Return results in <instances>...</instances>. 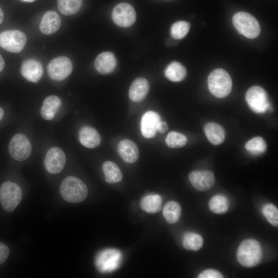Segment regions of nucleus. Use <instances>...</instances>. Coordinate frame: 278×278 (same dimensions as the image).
Segmentation results:
<instances>
[{
  "label": "nucleus",
  "mask_w": 278,
  "mask_h": 278,
  "mask_svg": "<svg viewBox=\"0 0 278 278\" xmlns=\"http://www.w3.org/2000/svg\"><path fill=\"white\" fill-rule=\"evenodd\" d=\"M236 257L239 263L245 267L257 266L263 257V250L259 242L253 239H245L237 250Z\"/></svg>",
  "instance_id": "f257e3e1"
},
{
  "label": "nucleus",
  "mask_w": 278,
  "mask_h": 278,
  "mask_svg": "<svg viewBox=\"0 0 278 278\" xmlns=\"http://www.w3.org/2000/svg\"><path fill=\"white\" fill-rule=\"evenodd\" d=\"M60 193L65 201L70 203H78L85 199L88 190L86 185L80 179L69 176L61 182Z\"/></svg>",
  "instance_id": "f03ea898"
},
{
  "label": "nucleus",
  "mask_w": 278,
  "mask_h": 278,
  "mask_svg": "<svg viewBox=\"0 0 278 278\" xmlns=\"http://www.w3.org/2000/svg\"><path fill=\"white\" fill-rule=\"evenodd\" d=\"M211 93L217 98H224L231 91L232 81L230 75L222 68L213 71L207 79Z\"/></svg>",
  "instance_id": "7ed1b4c3"
},
{
  "label": "nucleus",
  "mask_w": 278,
  "mask_h": 278,
  "mask_svg": "<svg viewBox=\"0 0 278 278\" xmlns=\"http://www.w3.org/2000/svg\"><path fill=\"white\" fill-rule=\"evenodd\" d=\"M233 24L237 30L249 39H254L260 33V28L257 20L245 12L236 13L232 18Z\"/></svg>",
  "instance_id": "20e7f679"
},
{
  "label": "nucleus",
  "mask_w": 278,
  "mask_h": 278,
  "mask_svg": "<svg viewBox=\"0 0 278 278\" xmlns=\"http://www.w3.org/2000/svg\"><path fill=\"white\" fill-rule=\"evenodd\" d=\"M22 198V192L16 183L7 181L0 186V202L4 210L13 212L20 204Z\"/></svg>",
  "instance_id": "39448f33"
},
{
  "label": "nucleus",
  "mask_w": 278,
  "mask_h": 278,
  "mask_svg": "<svg viewBox=\"0 0 278 278\" xmlns=\"http://www.w3.org/2000/svg\"><path fill=\"white\" fill-rule=\"evenodd\" d=\"M246 100L249 108L256 113H265L270 108L266 92L259 86H253L249 89Z\"/></svg>",
  "instance_id": "423d86ee"
},
{
  "label": "nucleus",
  "mask_w": 278,
  "mask_h": 278,
  "mask_svg": "<svg viewBox=\"0 0 278 278\" xmlns=\"http://www.w3.org/2000/svg\"><path fill=\"white\" fill-rule=\"evenodd\" d=\"M26 41V34L19 30H9L0 33V46L9 52L21 51Z\"/></svg>",
  "instance_id": "0eeeda50"
},
{
  "label": "nucleus",
  "mask_w": 278,
  "mask_h": 278,
  "mask_svg": "<svg viewBox=\"0 0 278 278\" xmlns=\"http://www.w3.org/2000/svg\"><path fill=\"white\" fill-rule=\"evenodd\" d=\"M122 260L121 252L116 249H106L96 259V266L101 272H111L117 269Z\"/></svg>",
  "instance_id": "6e6552de"
},
{
  "label": "nucleus",
  "mask_w": 278,
  "mask_h": 278,
  "mask_svg": "<svg viewBox=\"0 0 278 278\" xmlns=\"http://www.w3.org/2000/svg\"><path fill=\"white\" fill-rule=\"evenodd\" d=\"M10 155L17 161L27 159L31 151V145L28 138L23 134L18 133L11 138L9 145Z\"/></svg>",
  "instance_id": "1a4fd4ad"
},
{
  "label": "nucleus",
  "mask_w": 278,
  "mask_h": 278,
  "mask_svg": "<svg viewBox=\"0 0 278 278\" xmlns=\"http://www.w3.org/2000/svg\"><path fill=\"white\" fill-rule=\"evenodd\" d=\"M73 65L71 60L65 56H60L51 60L47 67L50 77L57 81L66 78L72 73Z\"/></svg>",
  "instance_id": "9d476101"
},
{
  "label": "nucleus",
  "mask_w": 278,
  "mask_h": 278,
  "mask_svg": "<svg viewBox=\"0 0 278 278\" xmlns=\"http://www.w3.org/2000/svg\"><path fill=\"white\" fill-rule=\"evenodd\" d=\"M112 18L117 25L127 27L135 22L136 13L134 8L130 4L121 3L114 8L112 12Z\"/></svg>",
  "instance_id": "9b49d317"
},
{
  "label": "nucleus",
  "mask_w": 278,
  "mask_h": 278,
  "mask_svg": "<svg viewBox=\"0 0 278 278\" xmlns=\"http://www.w3.org/2000/svg\"><path fill=\"white\" fill-rule=\"evenodd\" d=\"M66 157L63 151L55 147L49 149L45 155L44 164L46 170L49 173L56 174L64 168Z\"/></svg>",
  "instance_id": "f8f14e48"
},
{
  "label": "nucleus",
  "mask_w": 278,
  "mask_h": 278,
  "mask_svg": "<svg viewBox=\"0 0 278 278\" xmlns=\"http://www.w3.org/2000/svg\"><path fill=\"white\" fill-rule=\"evenodd\" d=\"M193 186L199 191L210 189L215 183L213 172L210 170H195L191 172L188 176Z\"/></svg>",
  "instance_id": "ddd939ff"
},
{
  "label": "nucleus",
  "mask_w": 278,
  "mask_h": 278,
  "mask_svg": "<svg viewBox=\"0 0 278 278\" xmlns=\"http://www.w3.org/2000/svg\"><path fill=\"white\" fill-rule=\"evenodd\" d=\"M161 121L160 115L155 112L149 111L144 113L140 124L142 135L147 138L153 137L158 131Z\"/></svg>",
  "instance_id": "4468645a"
},
{
  "label": "nucleus",
  "mask_w": 278,
  "mask_h": 278,
  "mask_svg": "<svg viewBox=\"0 0 278 278\" xmlns=\"http://www.w3.org/2000/svg\"><path fill=\"white\" fill-rule=\"evenodd\" d=\"M23 76L29 81L37 82L43 74V67L40 62L32 59L23 61L21 68Z\"/></svg>",
  "instance_id": "2eb2a0df"
},
{
  "label": "nucleus",
  "mask_w": 278,
  "mask_h": 278,
  "mask_svg": "<svg viewBox=\"0 0 278 278\" xmlns=\"http://www.w3.org/2000/svg\"><path fill=\"white\" fill-rule=\"evenodd\" d=\"M117 150L120 157L127 163H133L138 158V147L130 140L124 139L120 141L117 146Z\"/></svg>",
  "instance_id": "dca6fc26"
},
{
  "label": "nucleus",
  "mask_w": 278,
  "mask_h": 278,
  "mask_svg": "<svg viewBox=\"0 0 278 278\" xmlns=\"http://www.w3.org/2000/svg\"><path fill=\"white\" fill-rule=\"evenodd\" d=\"M60 25L61 19L58 13L54 10H49L44 14L39 27L43 33L49 35L56 32Z\"/></svg>",
  "instance_id": "f3484780"
},
{
  "label": "nucleus",
  "mask_w": 278,
  "mask_h": 278,
  "mask_svg": "<svg viewBox=\"0 0 278 278\" xmlns=\"http://www.w3.org/2000/svg\"><path fill=\"white\" fill-rule=\"evenodd\" d=\"M149 89L148 80L139 77L135 79L131 83L129 90V97L133 102H140L146 96Z\"/></svg>",
  "instance_id": "a211bd4d"
},
{
  "label": "nucleus",
  "mask_w": 278,
  "mask_h": 278,
  "mask_svg": "<svg viewBox=\"0 0 278 278\" xmlns=\"http://www.w3.org/2000/svg\"><path fill=\"white\" fill-rule=\"evenodd\" d=\"M94 65L96 70L100 74H110L114 70L116 67V60L112 53L103 52L96 57Z\"/></svg>",
  "instance_id": "6ab92c4d"
},
{
  "label": "nucleus",
  "mask_w": 278,
  "mask_h": 278,
  "mask_svg": "<svg viewBox=\"0 0 278 278\" xmlns=\"http://www.w3.org/2000/svg\"><path fill=\"white\" fill-rule=\"evenodd\" d=\"M79 140L80 143L88 148H94L98 146L101 141V137L94 128L90 126H83L79 132Z\"/></svg>",
  "instance_id": "aec40b11"
},
{
  "label": "nucleus",
  "mask_w": 278,
  "mask_h": 278,
  "mask_svg": "<svg viewBox=\"0 0 278 278\" xmlns=\"http://www.w3.org/2000/svg\"><path fill=\"white\" fill-rule=\"evenodd\" d=\"M61 105V99L57 96L46 97L43 102L40 113L42 117L47 120L53 119Z\"/></svg>",
  "instance_id": "412c9836"
},
{
  "label": "nucleus",
  "mask_w": 278,
  "mask_h": 278,
  "mask_svg": "<svg viewBox=\"0 0 278 278\" xmlns=\"http://www.w3.org/2000/svg\"><path fill=\"white\" fill-rule=\"evenodd\" d=\"M204 130L206 137L213 145H220L224 141L225 131L219 124L208 123L205 125Z\"/></svg>",
  "instance_id": "4be33fe9"
},
{
  "label": "nucleus",
  "mask_w": 278,
  "mask_h": 278,
  "mask_svg": "<svg viewBox=\"0 0 278 278\" xmlns=\"http://www.w3.org/2000/svg\"><path fill=\"white\" fill-rule=\"evenodd\" d=\"M102 168L107 182L115 183L122 180L121 171L115 163L110 161H106L103 163Z\"/></svg>",
  "instance_id": "5701e85b"
},
{
  "label": "nucleus",
  "mask_w": 278,
  "mask_h": 278,
  "mask_svg": "<svg viewBox=\"0 0 278 278\" xmlns=\"http://www.w3.org/2000/svg\"><path fill=\"white\" fill-rule=\"evenodd\" d=\"M162 199L158 194H150L144 196L141 201V207L147 213L153 214L159 212L162 207Z\"/></svg>",
  "instance_id": "b1692460"
},
{
  "label": "nucleus",
  "mask_w": 278,
  "mask_h": 278,
  "mask_svg": "<svg viewBox=\"0 0 278 278\" xmlns=\"http://www.w3.org/2000/svg\"><path fill=\"white\" fill-rule=\"evenodd\" d=\"M164 74L169 80L173 82H179L186 76V70L182 64L173 61L166 67Z\"/></svg>",
  "instance_id": "393cba45"
},
{
  "label": "nucleus",
  "mask_w": 278,
  "mask_h": 278,
  "mask_svg": "<svg viewBox=\"0 0 278 278\" xmlns=\"http://www.w3.org/2000/svg\"><path fill=\"white\" fill-rule=\"evenodd\" d=\"M181 213L180 205L177 202L170 201L164 205L163 214L169 223L173 224L178 222Z\"/></svg>",
  "instance_id": "a878e982"
},
{
  "label": "nucleus",
  "mask_w": 278,
  "mask_h": 278,
  "mask_svg": "<svg viewBox=\"0 0 278 278\" xmlns=\"http://www.w3.org/2000/svg\"><path fill=\"white\" fill-rule=\"evenodd\" d=\"M229 206L230 202L228 199L221 195H215L208 202V207L211 211L217 214H222L227 212Z\"/></svg>",
  "instance_id": "bb28decb"
},
{
  "label": "nucleus",
  "mask_w": 278,
  "mask_h": 278,
  "mask_svg": "<svg viewBox=\"0 0 278 278\" xmlns=\"http://www.w3.org/2000/svg\"><path fill=\"white\" fill-rule=\"evenodd\" d=\"M203 243L202 237L196 233L187 232L183 235L182 244L187 250L197 251L202 247Z\"/></svg>",
  "instance_id": "cd10ccee"
},
{
  "label": "nucleus",
  "mask_w": 278,
  "mask_h": 278,
  "mask_svg": "<svg viewBox=\"0 0 278 278\" xmlns=\"http://www.w3.org/2000/svg\"><path fill=\"white\" fill-rule=\"evenodd\" d=\"M82 4V0H58V8L63 14L70 15L78 12Z\"/></svg>",
  "instance_id": "c85d7f7f"
},
{
  "label": "nucleus",
  "mask_w": 278,
  "mask_h": 278,
  "mask_svg": "<svg viewBox=\"0 0 278 278\" xmlns=\"http://www.w3.org/2000/svg\"><path fill=\"white\" fill-rule=\"evenodd\" d=\"M245 148L251 154L258 155L266 150L267 144L262 137L257 136L248 141L245 144Z\"/></svg>",
  "instance_id": "c756f323"
},
{
  "label": "nucleus",
  "mask_w": 278,
  "mask_h": 278,
  "mask_svg": "<svg viewBox=\"0 0 278 278\" xmlns=\"http://www.w3.org/2000/svg\"><path fill=\"white\" fill-rule=\"evenodd\" d=\"M187 142V138L184 135L175 131L169 132L165 140L166 145L172 148L182 147L186 144Z\"/></svg>",
  "instance_id": "7c9ffc66"
},
{
  "label": "nucleus",
  "mask_w": 278,
  "mask_h": 278,
  "mask_svg": "<svg viewBox=\"0 0 278 278\" xmlns=\"http://www.w3.org/2000/svg\"><path fill=\"white\" fill-rule=\"evenodd\" d=\"M190 28V24L185 21H178L172 25L170 33L172 37L175 39H181L184 38Z\"/></svg>",
  "instance_id": "2f4dec72"
},
{
  "label": "nucleus",
  "mask_w": 278,
  "mask_h": 278,
  "mask_svg": "<svg viewBox=\"0 0 278 278\" xmlns=\"http://www.w3.org/2000/svg\"><path fill=\"white\" fill-rule=\"evenodd\" d=\"M264 216L268 222L274 227L278 225V211L277 207L272 203H267L263 207Z\"/></svg>",
  "instance_id": "473e14b6"
},
{
  "label": "nucleus",
  "mask_w": 278,
  "mask_h": 278,
  "mask_svg": "<svg viewBox=\"0 0 278 278\" xmlns=\"http://www.w3.org/2000/svg\"><path fill=\"white\" fill-rule=\"evenodd\" d=\"M222 274L218 271L208 269L201 272L198 276V278H222Z\"/></svg>",
  "instance_id": "72a5a7b5"
},
{
  "label": "nucleus",
  "mask_w": 278,
  "mask_h": 278,
  "mask_svg": "<svg viewBox=\"0 0 278 278\" xmlns=\"http://www.w3.org/2000/svg\"><path fill=\"white\" fill-rule=\"evenodd\" d=\"M9 254V249L8 246L4 243L0 242V265L6 260Z\"/></svg>",
  "instance_id": "f704fd0d"
},
{
  "label": "nucleus",
  "mask_w": 278,
  "mask_h": 278,
  "mask_svg": "<svg viewBox=\"0 0 278 278\" xmlns=\"http://www.w3.org/2000/svg\"><path fill=\"white\" fill-rule=\"evenodd\" d=\"M168 129V125L166 122L161 121L158 129V131L161 133H165Z\"/></svg>",
  "instance_id": "c9c22d12"
},
{
  "label": "nucleus",
  "mask_w": 278,
  "mask_h": 278,
  "mask_svg": "<svg viewBox=\"0 0 278 278\" xmlns=\"http://www.w3.org/2000/svg\"><path fill=\"white\" fill-rule=\"evenodd\" d=\"M4 66H5L4 60L3 57H2V56L0 55V72H1L3 70Z\"/></svg>",
  "instance_id": "e433bc0d"
},
{
  "label": "nucleus",
  "mask_w": 278,
  "mask_h": 278,
  "mask_svg": "<svg viewBox=\"0 0 278 278\" xmlns=\"http://www.w3.org/2000/svg\"><path fill=\"white\" fill-rule=\"evenodd\" d=\"M3 19H4L3 12L1 8L0 7V24L3 22Z\"/></svg>",
  "instance_id": "4c0bfd02"
},
{
  "label": "nucleus",
  "mask_w": 278,
  "mask_h": 278,
  "mask_svg": "<svg viewBox=\"0 0 278 278\" xmlns=\"http://www.w3.org/2000/svg\"><path fill=\"white\" fill-rule=\"evenodd\" d=\"M4 116V111L0 107V121L2 119Z\"/></svg>",
  "instance_id": "58836bf2"
},
{
  "label": "nucleus",
  "mask_w": 278,
  "mask_h": 278,
  "mask_svg": "<svg viewBox=\"0 0 278 278\" xmlns=\"http://www.w3.org/2000/svg\"><path fill=\"white\" fill-rule=\"evenodd\" d=\"M22 1L25 2H33L35 0H22Z\"/></svg>",
  "instance_id": "ea45409f"
}]
</instances>
